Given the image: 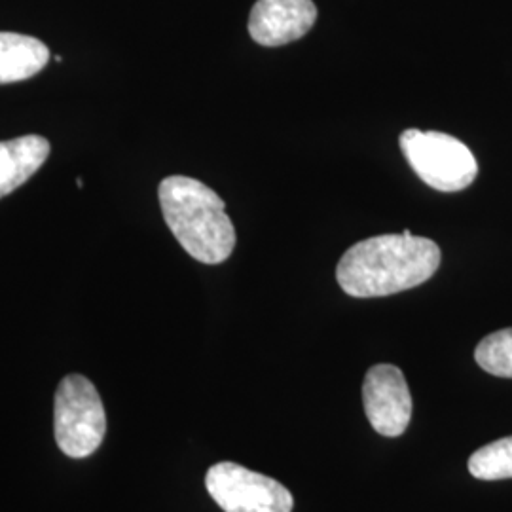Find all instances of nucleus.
Instances as JSON below:
<instances>
[{
	"label": "nucleus",
	"mask_w": 512,
	"mask_h": 512,
	"mask_svg": "<svg viewBox=\"0 0 512 512\" xmlns=\"http://www.w3.org/2000/svg\"><path fill=\"white\" fill-rule=\"evenodd\" d=\"M55 440L69 458H88L107 433V414L95 385L71 374L55 391Z\"/></svg>",
	"instance_id": "obj_4"
},
{
	"label": "nucleus",
	"mask_w": 512,
	"mask_h": 512,
	"mask_svg": "<svg viewBox=\"0 0 512 512\" xmlns=\"http://www.w3.org/2000/svg\"><path fill=\"white\" fill-rule=\"evenodd\" d=\"M205 486L224 512L293 511V494L281 482L232 461L213 465L205 476Z\"/></svg>",
	"instance_id": "obj_5"
},
{
	"label": "nucleus",
	"mask_w": 512,
	"mask_h": 512,
	"mask_svg": "<svg viewBox=\"0 0 512 512\" xmlns=\"http://www.w3.org/2000/svg\"><path fill=\"white\" fill-rule=\"evenodd\" d=\"M469 473L478 480L512 478V437L478 448L469 458Z\"/></svg>",
	"instance_id": "obj_10"
},
{
	"label": "nucleus",
	"mask_w": 512,
	"mask_h": 512,
	"mask_svg": "<svg viewBox=\"0 0 512 512\" xmlns=\"http://www.w3.org/2000/svg\"><path fill=\"white\" fill-rule=\"evenodd\" d=\"M482 370L497 378H512V329L497 330L486 336L475 349Z\"/></svg>",
	"instance_id": "obj_11"
},
{
	"label": "nucleus",
	"mask_w": 512,
	"mask_h": 512,
	"mask_svg": "<svg viewBox=\"0 0 512 512\" xmlns=\"http://www.w3.org/2000/svg\"><path fill=\"white\" fill-rule=\"evenodd\" d=\"M165 224L184 251L203 264L228 260L236 247V228L226 203L202 181L173 175L158 188Z\"/></svg>",
	"instance_id": "obj_2"
},
{
	"label": "nucleus",
	"mask_w": 512,
	"mask_h": 512,
	"mask_svg": "<svg viewBox=\"0 0 512 512\" xmlns=\"http://www.w3.org/2000/svg\"><path fill=\"white\" fill-rule=\"evenodd\" d=\"M440 247L433 239L384 234L349 247L336 266V279L353 298H378L420 287L440 266Z\"/></svg>",
	"instance_id": "obj_1"
},
{
	"label": "nucleus",
	"mask_w": 512,
	"mask_h": 512,
	"mask_svg": "<svg viewBox=\"0 0 512 512\" xmlns=\"http://www.w3.org/2000/svg\"><path fill=\"white\" fill-rule=\"evenodd\" d=\"M363 403L376 433L401 437L412 418V395L403 370L393 365L372 366L363 384Z\"/></svg>",
	"instance_id": "obj_6"
},
{
	"label": "nucleus",
	"mask_w": 512,
	"mask_h": 512,
	"mask_svg": "<svg viewBox=\"0 0 512 512\" xmlns=\"http://www.w3.org/2000/svg\"><path fill=\"white\" fill-rule=\"evenodd\" d=\"M50 61V50L38 38L0 33V84L29 80Z\"/></svg>",
	"instance_id": "obj_9"
},
{
	"label": "nucleus",
	"mask_w": 512,
	"mask_h": 512,
	"mask_svg": "<svg viewBox=\"0 0 512 512\" xmlns=\"http://www.w3.org/2000/svg\"><path fill=\"white\" fill-rule=\"evenodd\" d=\"M399 145L408 165L427 186L439 192H461L475 183V154L456 137L410 128L401 133Z\"/></svg>",
	"instance_id": "obj_3"
},
{
	"label": "nucleus",
	"mask_w": 512,
	"mask_h": 512,
	"mask_svg": "<svg viewBox=\"0 0 512 512\" xmlns=\"http://www.w3.org/2000/svg\"><path fill=\"white\" fill-rule=\"evenodd\" d=\"M50 156V143L40 135H23L0 143V198L27 183Z\"/></svg>",
	"instance_id": "obj_8"
},
{
	"label": "nucleus",
	"mask_w": 512,
	"mask_h": 512,
	"mask_svg": "<svg viewBox=\"0 0 512 512\" xmlns=\"http://www.w3.org/2000/svg\"><path fill=\"white\" fill-rule=\"evenodd\" d=\"M315 19L313 0H258L249 16V35L260 46L277 48L310 33Z\"/></svg>",
	"instance_id": "obj_7"
}]
</instances>
